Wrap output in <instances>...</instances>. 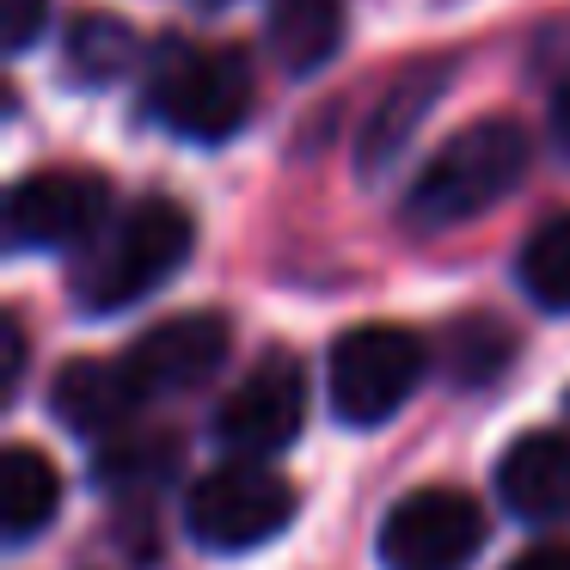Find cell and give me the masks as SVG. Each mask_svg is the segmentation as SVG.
<instances>
[{"label": "cell", "mask_w": 570, "mask_h": 570, "mask_svg": "<svg viewBox=\"0 0 570 570\" xmlns=\"http://www.w3.org/2000/svg\"><path fill=\"white\" fill-rule=\"evenodd\" d=\"M190 246H197V227L178 209L173 197H141L124 215L99 227L87 246L75 252V271H68V295L80 313H124L136 301L160 295L178 271H185Z\"/></svg>", "instance_id": "1"}, {"label": "cell", "mask_w": 570, "mask_h": 570, "mask_svg": "<svg viewBox=\"0 0 570 570\" xmlns=\"http://www.w3.org/2000/svg\"><path fill=\"white\" fill-rule=\"evenodd\" d=\"M533 166V141L515 117H479L454 129L442 148L423 160V173L405 190V227L417 234H448L479 215H491L509 190H521Z\"/></svg>", "instance_id": "2"}, {"label": "cell", "mask_w": 570, "mask_h": 570, "mask_svg": "<svg viewBox=\"0 0 570 570\" xmlns=\"http://www.w3.org/2000/svg\"><path fill=\"white\" fill-rule=\"evenodd\" d=\"M252 56L234 43H197V38H160L148 56V117L178 141L222 148L252 124Z\"/></svg>", "instance_id": "3"}, {"label": "cell", "mask_w": 570, "mask_h": 570, "mask_svg": "<svg viewBox=\"0 0 570 570\" xmlns=\"http://www.w3.org/2000/svg\"><path fill=\"white\" fill-rule=\"evenodd\" d=\"M295 521V484L271 460H227L185 497V533L203 552H252Z\"/></svg>", "instance_id": "4"}, {"label": "cell", "mask_w": 570, "mask_h": 570, "mask_svg": "<svg viewBox=\"0 0 570 570\" xmlns=\"http://www.w3.org/2000/svg\"><path fill=\"white\" fill-rule=\"evenodd\" d=\"M430 350L405 325H356L332 344L325 362V386H332V411L350 430H381L399 405L423 386Z\"/></svg>", "instance_id": "5"}, {"label": "cell", "mask_w": 570, "mask_h": 570, "mask_svg": "<svg viewBox=\"0 0 570 570\" xmlns=\"http://www.w3.org/2000/svg\"><path fill=\"white\" fill-rule=\"evenodd\" d=\"M479 546L484 509L454 484H423L381 521V570H466Z\"/></svg>", "instance_id": "6"}, {"label": "cell", "mask_w": 570, "mask_h": 570, "mask_svg": "<svg viewBox=\"0 0 570 570\" xmlns=\"http://www.w3.org/2000/svg\"><path fill=\"white\" fill-rule=\"evenodd\" d=\"M111 222V185L99 173H31L7 197V246L13 252H80Z\"/></svg>", "instance_id": "7"}, {"label": "cell", "mask_w": 570, "mask_h": 570, "mask_svg": "<svg viewBox=\"0 0 570 570\" xmlns=\"http://www.w3.org/2000/svg\"><path fill=\"white\" fill-rule=\"evenodd\" d=\"M307 423V374L288 350H271L215 411V442L239 460H271Z\"/></svg>", "instance_id": "8"}, {"label": "cell", "mask_w": 570, "mask_h": 570, "mask_svg": "<svg viewBox=\"0 0 570 570\" xmlns=\"http://www.w3.org/2000/svg\"><path fill=\"white\" fill-rule=\"evenodd\" d=\"M227 350H234V325L222 313H178V320L148 325L124 350V362L154 405V399H178V393H197L203 381H215Z\"/></svg>", "instance_id": "9"}, {"label": "cell", "mask_w": 570, "mask_h": 570, "mask_svg": "<svg viewBox=\"0 0 570 570\" xmlns=\"http://www.w3.org/2000/svg\"><path fill=\"white\" fill-rule=\"evenodd\" d=\"M448 87H454V68L435 62V56H423V62H411L393 75V87L381 92V105L368 111V124H362V136H356V173L368 178V185H381V178L405 160L417 124L442 105Z\"/></svg>", "instance_id": "10"}, {"label": "cell", "mask_w": 570, "mask_h": 570, "mask_svg": "<svg viewBox=\"0 0 570 570\" xmlns=\"http://www.w3.org/2000/svg\"><path fill=\"white\" fill-rule=\"evenodd\" d=\"M148 405V393L136 386L124 356H75L56 368L50 381V411L62 417V430L87 435V442H111L129 430V417Z\"/></svg>", "instance_id": "11"}, {"label": "cell", "mask_w": 570, "mask_h": 570, "mask_svg": "<svg viewBox=\"0 0 570 570\" xmlns=\"http://www.w3.org/2000/svg\"><path fill=\"white\" fill-rule=\"evenodd\" d=\"M497 503L528 528L570 521V435L558 430L515 435L497 460Z\"/></svg>", "instance_id": "12"}, {"label": "cell", "mask_w": 570, "mask_h": 570, "mask_svg": "<svg viewBox=\"0 0 570 570\" xmlns=\"http://www.w3.org/2000/svg\"><path fill=\"white\" fill-rule=\"evenodd\" d=\"M264 43L283 75H320L344 43V0H271L264 7Z\"/></svg>", "instance_id": "13"}, {"label": "cell", "mask_w": 570, "mask_h": 570, "mask_svg": "<svg viewBox=\"0 0 570 570\" xmlns=\"http://www.w3.org/2000/svg\"><path fill=\"white\" fill-rule=\"evenodd\" d=\"M56 503H62V479H56V466L38 454V448L13 442L7 454H0V540L31 546L56 521Z\"/></svg>", "instance_id": "14"}, {"label": "cell", "mask_w": 570, "mask_h": 570, "mask_svg": "<svg viewBox=\"0 0 570 570\" xmlns=\"http://www.w3.org/2000/svg\"><path fill=\"white\" fill-rule=\"evenodd\" d=\"M62 56H68V80H75V87H111V80H124L129 68H136L141 43L124 19L80 13L62 38Z\"/></svg>", "instance_id": "15"}, {"label": "cell", "mask_w": 570, "mask_h": 570, "mask_svg": "<svg viewBox=\"0 0 570 570\" xmlns=\"http://www.w3.org/2000/svg\"><path fill=\"white\" fill-rule=\"evenodd\" d=\"M178 466V435H111L92 454V484L111 497H141Z\"/></svg>", "instance_id": "16"}, {"label": "cell", "mask_w": 570, "mask_h": 570, "mask_svg": "<svg viewBox=\"0 0 570 570\" xmlns=\"http://www.w3.org/2000/svg\"><path fill=\"white\" fill-rule=\"evenodd\" d=\"M515 276L533 307L570 313V215H552L546 227H533L515 258Z\"/></svg>", "instance_id": "17"}, {"label": "cell", "mask_w": 570, "mask_h": 570, "mask_svg": "<svg viewBox=\"0 0 570 570\" xmlns=\"http://www.w3.org/2000/svg\"><path fill=\"white\" fill-rule=\"evenodd\" d=\"M509 350H515V337L497 320H460L448 332V368H454V381L479 386V381H497L509 368Z\"/></svg>", "instance_id": "18"}, {"label": "cell", "mask_w": 570, "mask_h": 570, "mask_svg": "<svg viewBox=\"0 0 570 570\" xmlns=\"http://www.w3.org/2000/svg\"><path fill=\"white\" fill-rule=\"evenodd\" d=\"M50 31V0H0V43L7 56H26Z\"/></svg>", "instance_id": "19"}, {"label": "cell", "mask_w": 570, "mask_h": 570, "mask_svg": "<svg viewBox=\"0 0 570 570\" xmlns=\"http://www.w3.org/2000/svg\"><path fill=\"white\" fill-rule=\"evenodd\" d=\"M0 344H7V386H0V393L13 399L19 393V374H26V325L7 320V325H0Z\"/></svg>", "instance_id": "20"}, {"label": "cell", "mask_w": 570, "mask_h": 570, "mask_svg": "<svg viewBox=\"0 0 570 570\" xmlns=\"http://www.w3.org/2000/svg\"><path fill=\"white\" fill-rule=\"evenodd\" d=\"M503 570H570V540H552V546H528L521 558H509Z\"/></svg>", "instance_id": "21"}, {"label": "cell", "mask_w": 570, "mask_h": 570, "mask_svg": "<svg viewBox=\"0 0 570 570\" xmlns=\"http://www.w3.org/2000/svg\"><path fill=\"white\" fill-rule=\"evenodd\" d=\"M552 141L570 154V68L558 75V87H552Z\"/></svg>", "instance_id": "22"}, {"label": "cell", "mask_w": 570, "mask_h": 570, "mask_svg": "<svg viewBox=\"0 0 570 570\" xmlns=\"http://www.w3.org/2000/svg\"><path fill=\"white\" fill-rule=\"evenodd\" d=\"M197 7H227V0H197Z\"/></svg>", "instance_id": "23"}, {"label": "cell", "mask_w": 570, "mask_h": 570, "mask_svg": "<svg viewBox=\"0 0 570 570\" xmlns=\"http://www.w3.org/2000/svg\"><path fill=\"white\" fill-rule=\"evenodd\" d=\"M564 405H570V399H564Z\"/></svg>", "instance_id": "24"}]
</instances>
